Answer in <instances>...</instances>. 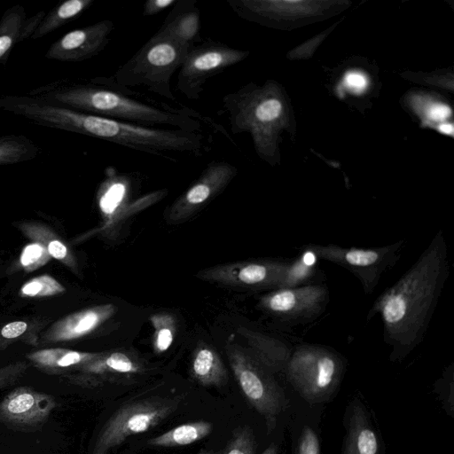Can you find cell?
<instances>
[{"instance_id":"1","label":"cell","mask_w":454,"mask_h":454,"mask_svg":"<svg viewBox=\"0 0 454 454\" xmlns=\"http://www.w3.org/2000/svg\"><path fill=\"white\" fill-rule=\"evenodd\" d=\"M449 274L448 246L439 230L416 262L374 301L366 320L380 315L392 360L405 357L423 340Z\"/></svg>"},{"instance_id":"2","label":"cell","mask_w":454,"mask_h":454,"mask_svg":"<svg viewBox=\"0 0 454 454\" xmlns=\"http://www.w3.org/2000/svg\"><path fill=\"white\" fill-rule=\"evenodd\" d=\"M31 95L88 114L142 126H168L199 132H203L204 125L222 128L188 106H173L145 95L139 97L130 90H121L90 80L88 83L46 86Z\"/></svg>"},{"instance_id":"3","label":"cell","mask_w":454,"mask_h":454,"mask_svg":"<svg viewBox=\"0 0 454 454\" xmlns=\"http://www.w3.org/2000/svg\"><path fill=\"white\" fill-rule=\"evenodd\" d=\"M34 123L78 133L175 161L170 153L199 156L209 149L203 132L147 127L82 113L45 100L30 110Z\"/></svg>"},{"instance_id":"4","label":"cell","mask_w":454,"mask_h":454,"mask_svg":"<svg viewBox=\"0 0 454 454\" xmlns=\"http://www.w3.org/2000/svg\"><path fill=\"white\" fill-rule=\"evenodd\" d=\"M191 47L156 32L114 74L90 81L121 90L144 87L165 99L176 101L171 78Z\"/></svg>"},{"instance_id":"5","label":"cell","mask_w":454,"mask_h":454,"mask_svg":"<svg viewBox=\"0 0 454 454\" xmlns=\"http://www.w3.org/2000/svg\"><path fill=\"white\" fill-rule=\"evenodd\" d=\"M286 375L310 403L325 401L339 385L345 368L342 356L329 347L301 343L293 347Z\"/></svg>"},{"instance_id":"6","label":"cell","mask_w":454,"mask_h":454,"mask_svg":"<svg viewBox=\"0 0 454 454\" xmlns=\"http://www.w3.org/2000/svg\"><path fill=\"white\" fill-rule=\"evenodd\" d=\"M180 401V397H151L124 403L99 432L92 454H109L129 437L156 427L176 411Z\"/></svg>"},{"instance_id":"7","label":"cell","mask_w":454,"mask_h":454,"mask_svg":"<svg viewBox=\"0 0 454 454\" xmlns=\"http://www.w3.org/2000/svg\"><path fill=\"white\" fill-rule=\"evenodd\" d=\"M405 240L400 239L386 246L359 248L344 247L335 244H307L319 260L333 263L348 270L360 282L364 293L372 294L383 274L399 261Z\"/></svg>"},{"instance_id":"8","label":"cell","mask_w":454,"mask_h":454,"mask_svg":"<svg viewBox=\"0 0 454 454\" xmlns=\"http://www.w3.org/2000/svg\"><path fill=\"white\" fill-rule=\"evenodd\" d=\"M235 379L251 406L264 417L268 431L276 424L277 416L286 407L283 389L271 372L255 356L235 349L228 353Z\"/></svg>"},{"instance_id":"9","label":"cell","mask_w":454,"mask_h":454,"mask_svg":"<svg viewBox=\"0 0 454 454\" xmlns=\"http://www.w3.org/2000/svg\"><path fill=\"white\" fill-rule=\"evenodd\" d=\"M248 56V51L212 39L203 40L187 52L178 69L176 88L186 98L197 100L207 80Z\"/></svg>"},{"instance_id":"10","label":"cell","mask_w":454,"mask_h":454,"mask_svg":"<svg viewBox=\"0 0 454 454\" xmlns=\"http://www.w3.org/2000/svg\"><path fill=\"white\" fill-rule=\"evenodd\" d=\"M325 283L275 289L261 300L262 308L279 322L294 326L316 320L329 303Z\"/></svg>"},{"instance_id":"11","label":"cell","mask_w":454,"mask_h":454,"mask_svg":"<svg viewBox=\"0 0 454 454\" xmlns=\"http://www.w3.org/2000/svg\"><path fill=\"white\" fill-rule=\"evenodd\" d=\"M114 24L103 20L66 33L48 49L45 58L66 62H80L98 55L109 43Z\"/></svg>"},{"instance_id":"12","label":"cell","mask_w":454,"mask_h":454,"mask_svg":"<svg viewBox=\"0 0 454 454\" xmlns=\"http://www.w3.org/2000/svg\"><path fill=\"white\" fill-rule=\"evenodd\" d=\"M56 405L51 395L29 387H18L0 403V418L14 425L35 427L44 423Z\"/></svg>"},{"instance_id":"13","label":"cell","mask_w":454,"mask_h":454,"mask_svg":"<svg viewBox=\"0 0 454 454\" xmlns=\"http://www.w3.org/2000/svg\"><path fill=\"white\" fill-rule=\"evenodd\" d=\"M237 168L224 160H212L195 183L176 201L178 210L195 208L221 192L237 175Z\"/></svg>"},{"instance_id":"14","label":"cell","mask_w":454,"mask_h":454,"mask_svg":"<svg viewBox=\"0 0 454 454\" xmlns=\"http://www.w3.org/2000/svg\"><path fill=\"white\" fill-rule=\"evenodd\" d=\"M81 374L74 381L79 385L95 387L104 382L126 381L141 372V365L128 355L114 352L80 366Z\"/></svg>"},{"instance_id":"15","label":"cell","mask_w":454,"mask_h":454,"mask_svg":"<svg viewBox=\"0 0 454 454\" xmlns=\"http://www.w3.org/2000/svg\"><path fill=\"white\" fill-rule=\"evenodd\" d=\"M197 0H177L156 32L192 47L203 41Z\"/></svg>"},{"instance_id":"16","label":"cell","mask_w":454,"mask_h":454,"mask_svg":"<svg viewBox=\"0 0 454 454\" xmlns=\"http://www.w3.org/2000/svg\"><path fill=\"white\" fill-rule=\"evenodd\" d=\"M114 310L113 305H102L70 315L52 328L51 339L69 340L88 334L106 320Z\"/></svg>"},{"instance_id":"17","label":"cell","mask_w":454,"mask_h":454,"mask_svg":"<svg viewBox=\"0 0 454 454\" xmlns=\"http://www.w3.org/2000/svg\"><path fill=\"white\" fill-rule=\"evenodd\" d=\"M318 261L306 245L302 246L295 257L288 259L276 289L324 283L325 274L319 269Z\"/></svg>"},{"instance_id":"18","label":"cell","mask_w":454,"mask_h":454,"mask_svg":"<svg viewBox=\"0 0 454 454\" xmlns=\"http://www.w3.org/2000/svg\"><path fill=\"white\" fill-rule=\"evenodd\" d=\"M377 436L359 403L353 405L344 454H378Z\"/></svg>"},{"instance_id":"19","label":"cell","mask_w":454,"mask_h":454,"mask_svg":"<svg viewBox=\"0 0 454 454\" xmlns=\"http://www.w3.org/2000/svg\"><path fill=\"white\" fill-rule=\"evenodd\" d=\"M192 376L204 387H221L227 382V372L217 353L210 348H199L192 359Z\"/></svg>"},{"instance_id":"20","label":"cell","mask_w":454,"mask_h":454,"mask_svg":"<svg viewBox=\"0 0 454 454\" xmlns=\"http://www.w3.org/2000/svg\"><path fill=\"white\" fill-rule=\"evenodd\" d=\"M212 430L213 424L209 421L189 422L149 439L148 444L164 448L185 446L202 440L209 435Z\"/></svg>"},{"instance_id":"21","label":"cell","mask_w":454,"mask_h":454,"mask_svg":"<svg viewBox=\"0 0 454 454\" xmlns=\"http://www.w3.org/2000/svg\"><path fill=\"white\" fill-rule=\"evenodd\" d=\"M26 12L22 5L7 9L0 20V64L4 65L12 50L23 39Z\"/></svg>"},{"instance_id":"22","label":"cell","mask_w":454,"mask_h":454,"mask_svg":"<svg viewBox=\"0 0 454 454\" xmlns=\"http://www.w3.org/2000/svg\"><path fill=\"white\" fill-rule=\"evenodd\" d=\"M98 356V354L94 353L55 348L38 350L29 354L27 356L41 368L59 370L81 366L97 358Z\"/></svg>"},{"instance_id":"23","label":"cell","mask_w":454,"mask_h":454,"mask_svg":"<svg viewBox=\"0 0 454 454\" xmlns=\"http://www.w3.org/2000/svg\"><path fill=\"white\" fill-rule=\"evenodd\" d=\"M93 3L94 0H67L62 2L45 14L31 38L38 39L59 29L80 16Z\"/></svg>"},{"instance_id":"24","label":"cell","mask_w":454,"mask_h":454,"mask_svg":"<svg viewBox=\"0 0 454 454\" xmlns=\"http://www.w3.org/2000/svg\"><path fill=\"white\" fill-rule=\"evenodd\" d=\"M39 147L24 136L0 137V166L17 164L37 156Z\"/></svg>"},{"instance_id":"25","label":"cell","mask_w":454,"mask_h":454,"mask_svg":"<svg viewBox=\"0 0 454 454\" xmlns=\"http://www.w3.org/2000/svg\"><path fill=\"white\" fill-rule=\"evenodd\" d=\"M65 288L50 275H42L25 283L20 288L23 297H43L60 294Z\"/></svg>"},{"instance_id":"26","label":"cell","mask_w":454,"mask_h":454,"mask_svg":"<svg viewBox=\"0 0 454 454\" xmlns=\"http://www.w3.org/2000/svg\"><path fill=\"white\" fill-rule=\"evenodd\" d=\"M256 449L253 430L247 427H239L232 431L221 454H254Z\"/></svg>"},{"instance_id":"27","label":"cell","mask_w":454,"mask_h":454,"mask_svg":"<svg viewBox=\"0 0 454 454\" xmlns=\"http://www.w3.org/2000/svg\"><path fill=\"white\" fill-rule=\"evenodd\" d=\"M50 258L48 250L39 243L26 246L20 255V263L27 270H33L45 264Z\"/></svg>"},{"instance_id":"28","label":"cell","mask_w":454,"mask_h":454,"mask_svg":"<svg viewBox=\"0 0 454 454\" xmlns=\"http://www.w3.org/2000/svg\"><path fill=\"white\" fill-rule=\"evenodd\" d=\"M319 442L315 432L305 427L300 437L297 454H319Z\"/></svg>"},{"instance_id":"29","label":"cell","mask_w":454,"mask_h":454,"mask_svg":"<svg viewBox=\"0 0 454 454\" xmlns=\"http://www.w3.org/2000/svg\"><path fill=\"white\" fill-rule=\"evenodd\" d=\"M344 84L349 90L359 93L366 88L367 79L362 73L351 71L346 74Z\"/></svg>"},{"instance_id":"30","label":"cell","mask_w":454,"mask_h":454,"mask_svg":"<svg viewBox=\"0 0 454 454\" xmlns=\"http://www.w3.org/2000/svg\"><path fill=\"white\" fill-rule=\"evenodd\" d=\"M177 0H147L143 6V15H156L162 11L174 6Z\"/></svg>"},{"instance_id":"31","label":"cell","mask_w":454,"mask_h":454,"mask_svg":"<svg viewBox=\"0 0 454 454\" xmlns=\"http://www.w3.org/2000/svg\"><path fill=\"white\" fill-rule=\"evenodd\" d=\"M27 325L24 321H14L5 325L1 330V335L6 339H13L26 332Z\"/></svg>"},{"instance_id":"32","label":"cell","mask_w":454,"mask_h":454,"mask_svg":"<svg viewBox=\"0 0 454 454\" xmlns=\"http://www.w3.org/2000/svg\"><path fill=\"white\" fill-rule=\"evenodd\" d=\"M173 341V333L171 330L168 327H162L158 331L156 337V349L159 352H163L167 350Z\"/></svg>"},{"instance_id":"33","label":"cell","mask_w":454,"mask_h":454,"mask_svg":"<svg viewBox=\"0 0 454 454\" xmlns=\"http://www.w3.org/2000/svg\"><path fill=\"white\" fill-rule=\"evenodd\" d=\"M47 250L51 256L58 260L64 259L67 254V248L65 244L57 239L51 240L48 244Z\"/></svg>"},{"instance_id":"34","label":"cell","mask_w":454,"mask_h":454,"mask_svg":"<svg viewBox=\"0 0 454 454\" xmlns=\"http://www.w3.org/2000/svg\"><path fill=\"white\" fill-rule=\"evenodd\" d=\"M427 114L433 121H442L450 115V109L447 106L435 105L429 109Z\"/></svg>"},{"instance_id":"35","label":"cell","mask_w":454,"mask_h":454,"mask_svg":"<svg viewBox=\"0 0 454 454\" xmlns=\"http://www.w3.org/2000/svg\"><path fill=\"white\" fill-rule=\"evenodd\" d=\"M439 130L442 133L452 135L453 134V127L451 124H443L439 127Z\"/></svg>"},{"instance_id":"36","label":"cell","mask_w":454,"mask_h":454,"mask_svg":"<svg viewBox=\"0 0 454 454\" xmlns=\"http://www.w3.org/2000/svg\"><path fill=\"white\" fill-rule=\"evenodd\" d=\"M277 453H278V447L274 443H271L261 454H277Z\"/></svg>"},{"instance_id":"37","label":"cell","mask_w":454,"mask_h":454,"mask_svg":"<svg viewBox=\"0 0 454 454\" xmlns=\"http://www.w3.org/2000/svg\"><path fill=\"white\" fill-rule=\"evenodd\" d=\"M196 454H215L213 450H201Z\"/></svg>"}]
</instances>
